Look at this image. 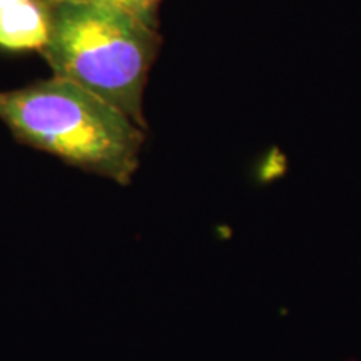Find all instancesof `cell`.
Here are the masks:
<instances>
[{
  "label": "cell",
  "mask_w": 361,
  "mask_h": 361,
  "mask_svg": "<svg viewBox=\"0 0 361 361\" xmlns=\"http://www.w3.org/2000/svg\"><path fill=\"white\" fill-rule=\"evenodd\" d=\"M0 121L17 142L129 186L146 130L87 89L56 78L0 92Z\"/></svg>",
  "instance_id": "obj_1"
},
{
  "label": "cell",
  "mask_w": 361,
  "mask_h": 361,
  "mask_svg": "<svg viewBox=\"0 0 361 361\" xmlns=\"http://www.w3.org/2000/svg\"><path fill=\"white\" fill-rule=\"evenodd\" d=\"M45 4L49 34L39 52L54 75L87 89L147 129L144 90L162 44L159 29L104 4Z\"/></svg>",
  "instance_id": "obj_2"
},
{
  "label": "cell",
  "mask_w": 361,
  "mask_h": 361,
  "mask_svg": "<svg viewBox=\"0 0 361 361\" xmlns=\"http://www.w3.org/2000/svg\"><path fill=\"white\" fill-rule=\"evenodd\" d=\"M49 34L45 0H24L0 8V47L6 51H40Z\"/></svg>",
  "instance_id": "obj_3"
},
{
  "label": "cell",
  "mask_w": 361,
  "mask_h": 361,
  "mask_svg": "<svg viewBox=\"0 0 361 361\" xmlns=\"http://www.w3.org/2000/svg\"><path fill=\"white\" fill-rule=\"evenodd\" d=\"M85 2H97L119 8L134 19L141 20L142 24L159 29V8L162 0H85Z\"/></svg>",
  "instance_id": "obj_4"
},
{
  "label": "cell",
  "mask_w": 361,
  "mask_h": 361,
  "mask_svg": "<svg viewBox=\"0 0 361 361\" xmlns=\"http://www.w3.org/2000/svg\"><path fill=\"white\" fill-rule=\"evenodd\" d=\"M20 2H24V0H0V8L16 6V4H20Z\"/></svg>",
  "instance_id": "obj_5"
}]
</instances>
